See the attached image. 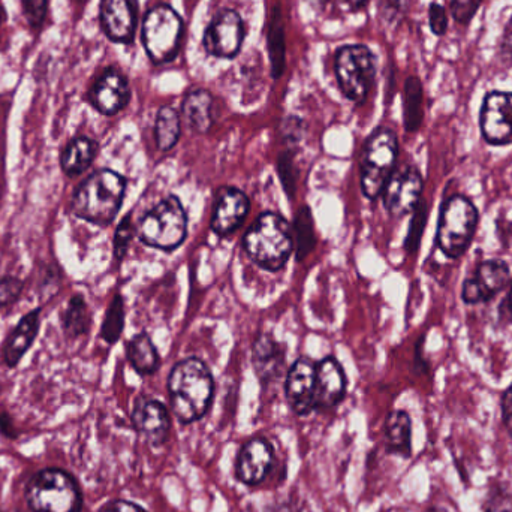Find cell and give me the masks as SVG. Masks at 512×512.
Segmentation results:
<instances>
[{
  "instance_id": "cb8c5ba5",
  "label": "cell",
  "mask_w": 512,
  "mask_h": 512,
  "mask_svg": "<svg viewBox=\"0 0 512 512\" xmlns=\"http://www.w3.org/2000/svg\"><path fill=\"white\" fill-rule=\"evenodd\" d=\"M98 143L92 138L75 137L69 141L60 155V167L68 177H78L89 170L98 155Z\"/></svg>"
},
{
  "instance_id": "44dd1931",
  "label": "cell",
  "mask_w": 512,
  "mask_h": 512,
  "mask_svg": "<svg viewBox=\"0 0 512 512\" xmlns=\"http://www.w3.org/2000/svg\"><path fill=\"white\" fill-rule=\"evenodd\" d=\"M39 327H41V307L30 310L8 334L3 343V361L9 369L17 367L21 358L32 348L38 337Z\"/></svg>"
},
{
  "instance_id": "c3c4849f",
  "label": "cell",
  "mask_w": 512,
  "mask_h": 512,
  "mask_svg": "<svg viewBox=\"0 0 512 512\" xmlns=\"http://www.w3.org/2000/svg\"><path fill=\"white\" fill-rule=\"evenodd\" d=\"M5 20H6L5 8H3L2 3H0V27H2V24L5 23Z\"/></svg>"
},
{
  "instance_id": "f35d334b",
  "label": "cell",
  "mask_w": 512,
  "mask_h": 512,
  "mask_svg": "<svg viewBox=\"0 0 512 512\" xmlns=\"http://www.w3.org/2000/svg\"><path fill=\"white\" fill-rule=\"evenodd\" d=\"M484 512H512L510 492L502 486L490 490L486 504H484Z\"/></svg>"
},
{
  "instance_id": "5b68a950",
  "label": "cell",
  "mask_w": 512,
  "mask_h": 512,
  "mask_svg": "<svg viewBox=\"0 0 512 512\" xmlns=\"http://www.w3.org/2000/svg\"><path fill=\"white\" fill-rule=\"evenodd\" d=\"M137 236L150 248L171 252L179 248L188 236V215L176 195L162 200L141 218Z\"/></svg>"
},
{
  "instance_id": "7402d4cb",
  "label": "cell",
  "mask_w": 512,
  "mask_h": 512,
  "mask_svg": "<svg viewBox=\"0 0 512 512\" xmlns=\"http://www.w3.org/2000/svg\"><path fill=\"white\" fill-rule=\"evenodd\" d=\"M285 349L270 333L256 337L252 348V361L256 375L262 382H270L282 373L285 366Z\"/></svg>"
},
{
  "instance_id": "e575fe53",
  "label": "cell",
  "mask_w": 512,
  "mask_h": 512,
  "mask_svg": "<svg viewBox=\"0 0 512 512\" xmlns=\"http://www.w3.org/2000/svg\"><path fill=\"white\" fill-rule=\"evenodd\" d=\"M135 231H137V228L134 227V222H132V213H128L122 219L119 227H117L116 234H114L113 251L117 261H123V258L128 254L129 245L134 239Z\"/></svg>"
},
{
  "instance_id": "ac0fdd59",
  "label": "cell",
  "mask_w": 512,
  "mask_h": 512,
  "mask_svg": "<svg viewBox=\"0 0 512 512\" xmlns=\"http://www.w3.org/2000/svg\"><path fill=\"white\" fill-rule=\"evenodd\" d=\"M138 21V0H102L101 26L108 39L129 44Z\"/></svg>"
},
{
  "instance_id": "52a82bcc",
  "label": "cell",
  "mask_w": 512,
  "mask_h": 512,
  "mask_svg": "<svg viewBox=\"0 0 512 512\" xmlns=\"http://www.w3.org/2000/svg\"><path fill=\"white\" fill-rule=\"evenodd\" d=\"M26 501L32 512H80L83 507L77 481L60 469H44L32 477Z\"/></svg>"
},
{
  "instance_id": "ffe728a7",
  "label": "cell",
  "mask_w": 512,
  "mask_h": 512,
  "mask_svg": "<svg viewBox=\"0 0 512 512\" xmlns=\"http://www.w3.org/2000/svg\"><path fill=\"white\" fill-rule=\"evenodd\" d=\"M346 393L345 370L333 357L324 358L316 364L315 409L328 411L336 408Z\"/></svg>"
},
{
  "instance_id": "b9f144b4",
  "label": "cell",
  "mask_w": 512,
  "mask_h": 512,
  "mask_svg": "<svg viewBox=\"0 0 512 512\" xmlns=\"http://www.w3.org/2000/svg\"><path fill=\"white\" fill-rule=\"evenodd\" d=\"M283 135H285V140L289 141V143H297L303 137V123L297 117H289L283 123Z\"/></svg>"
},
{
  "instance_id": "484cf974",
  "label": "cell",
  "mask_w": 512,
  "mask_h": 512,
  "mask_svg": "<svg viewBox=\"0 0 512 512\" xmlns=\"http://www.w3.org/2000/svg\"><path fill=\"white\" fill-rule=\"evenodd\" d=\"M126 358L135 372L143 376L153 375L161 367V357L149 334H135L126 343Z\"/></svg>"
},
{
  "instance_id": "9c48e42d",
  "label": "cell",
  "mask_w": 512,
  "mask_h": 512,
  "mask_svg": "<svg viewBox=\"0 0 512 512\" xmlns=\"http://www.w3.org/2000/svg\"><path fill=\"white\" fill-rule=\"evenodd\" d=\"M183 20L171 6L158 5L147 12L143 23V44L153 63H168L180 50Z\"/></svg>"
},
{
  "instance_id": "7a4b0ae2",
  "label": "cell",
  "mask_w": 512,
  "mask_h": 512,
  "mask_svg": "<svg viewBox=\"0 0 512 512\" xmlns=\"http://www.w3.org/2000/svg\"><path fill=\"white\" fill-rule=\"evenodd\" d=\"M125 177L113 170H98L90 174L75 191L71 213L78 219L108 227L122 209L126 194Z\"/></svg>"
},
{
  "instance_id": "30bf717a",
  "label": "cell",
  "mask_w": 512,
  "mask_h": 512,
  "mask_svg": "<svg viewBox=\"0 0 512 512\" xmlns=\"http://www.w3.org/2000/svg\"><path fill=\"white\" fill-rule=\"evenodd\" d=\"M245 23L239 12L222 9L204 33L203 45L210 56L233 59L242 50Z\"/></svg>"
},
{
  "instance_id": "4dcf8cb0",
  "label": "cell",
  "mask_w": 512,
  "mask_h": 512,
  "mask_svg": "<svg viewBox=\"0 0 512 512\" xmlns=\"http://www.w3.org/2000/svg\"><path fill=\"white\" fill-rule=\"evenodd\" d=\"M292 237H294V251L298 261L307 258V255L315 249V222H313L309 207H301L295 215L294 224H292Z\"/></svg>"
},
{
  "instance_id": "2e32d148",
  "label": "cell",
  "mask_w": 512,
  "mask_h": 512,
  "mask_svg": "<svg viewBox=\"0 0 512 512\" xmlns=\"http://www.w3.org/2000/svg\"><path fill=\"white\" fill-rule=\"evenodd\" d=\"M132 424L138 435L153 447L165 444L170 436V414L161 402L152 397L141 396L135 400Z\"/></svg>"
},
{
  "instance_id": "9a60e30c",
  "label": "cell",
  "mask_w": 512,
  "mask_h": 512,
  "mask_svg": "<svg viewBox=\"0 0 512 512\" xmlns=\"http://www.w3.org/2000/svg\"><path fill=\"white\" fill-rule=\"evenodd\" d=\"M286 400L294 414L304 417L315 409L316 364L309 358H298L285 382Z\"/></svg>"
},
{
  "instance_id": "f1b7e54d",
  "label": "cell",
  "mask_w": 512,
  "mask_h": 512,
  "mask_svg": "<svg viewBox=\"0 0 512 512\" xmlns=\"http://www.w3.org/2000/svg\"><path fill=\"white\" fill-rule=\"evenodd\" d=\"M182 120L174 108L162 107L156 114L155 140L161 152H170L179 143Z\"/></svg>"
},
{
  "instance_id": "5bb4252c",
  "label": "cell",
  "mask_w": 512,
  "mask_h": 512,
  "mask_svg": "<svg viewBox=\"0 0 512 512\" xmlns=\"http://www.w3.org/2000/svg\"><path fill=\"white\" fill-rule=\"evenodd\" d=\"M131 101L128 78L116 68H107L89 90V102L104 116L120 113Z\"/></svg>"
},
{
  "instance_id": "f907efd6",
  "label": "cell",
  "mask_w": 512,
  "mask_h": 512,
  "mask_svg": "<svg viewBox=\"0 0 512 512\" xmlns=\"http://www.w3.org/2000/svg\"><path fill=\"white\" fill-rule=\"evenodd\" d=\"M432 512H435V511H432Z\"/></svg>"
},
{
  "instance_id": "8992f818",
  "label": "cell",
  "mask_w": 512,
  "mask_h": 512,
  "mask_svg": "<svg viewBox=\"0 0 512 512\" xmlns=\"http://www.w3.org/2000/svg\"><path fill=\"white\" fill-rule=\"evenodd\" d=\"M399 156V140L390 128H378L370 134L361 156V191L369 200L381 197L393 176Z\"/></svg>"
},
{
  "instance_id": "8fae6325",
  "label": "cell",
  "mask_w": 512,
  "mask_h": 512,
  "mask_svg": "<svg viewBox=\"0 0 512 512\" xmlns=\"http://www.w3.org/2000/svg\"><path fill=\"white\" fill-rule=\"evenodd\" d=\"M423 188L424 180L418 168L408 165L393 173L382 192L388 215L400 219L414 213L420 204Z\"/></svg>"
},
{
  "instance_id": "8d00e7d4",
  "label": "cell",
  "mask_w": 512,
  "mask_h": 512,
  "mask_svg": "<svg viewBox=\"0 0 512 512\" xmlns=\"http://www.w3.org/2000/svg\"><path fill=\"white\" fill-rule=\"evenodd\" d=\"M48 2L50 0H21L24 18L32 29H39L44 24Z\"/></svg>"
},
{
  "instance_id": "4fadbf2b",
  "label": "cell",
  "mask_w": 512,
  "mask_h": 512,
  "mask_svg": "<svg viewBox=\"0 0 512 512\" xmlns=\"http://www.w3.org/2000/svg\"><path fill=\"white\" fill-rule=\"evenodd\" d=\"M510 277V265L504 259L480 262L474 273L463 282L462 300L471 306L487 303L507 286Z\"/></svg>"
},
{
  "instance_id": "bcb514c9",
  "label": "cell",
  "mask_w": 512,
  "mask_h": 512,
  "mask_svg": "<svg viewBox=\"0 0 512 512\" xmlns=\"http://www.w3.org/2000/svg\"><path fill=\"white\" fill-rule=\"evenodd\" d=\"M351 11H360L369 3V0H343Z\"/></svg>"
},
{
  "instance_id": "e0dca14e",
  "label": "cell",
  "mask_w": 512,
  "mask_h": 512,
  "mask_svg": "<svg viewBox=\"0 0 512 512\" xmlns=\"http://www.w3.org/2000/svg\"><path fill=\"white\" fill-rule=\"evenodd\" d=\"M251 210L248 195L233 186H225L216 198L212 218V231L219 237H227L242 227Z\"/></svg>"
},
{
  "instance_id": "277c9868",
  "label": "cell",
  "mask_w": 512,
  "mask_h": 512,
  "mask_svg": "<svg viewBox=\"0 0 512 512\" xmlns=\"http://www.w3.org/2000/svg\"><path fill=\"white\" fill-rule=\"evenodd\" d=\"M480 213L465 195H451L444 201L439 216L436 245L450 259H459L468 252L477 233Z\"/></svg>"
},
{
  "instance_id": "836d02e7",
  "label": "cell",
  "mask_w": 512,
  "mask_h": 512,
  "mask_svg": "<svg viewBox=\"0 0 512 512\" xmlns=\"http://www.w3.org/2000/svg\"><path fill=\"white\" fill-rule=\"evenodd\" d=\"M277 173L280 182L289 198H294L297 191V168H295L294 155L291 152H283L277 159Z\"/></svg>"
},
{
  "instance_id": "f546056e",
  "label": "cell",
  "mask_w": 512,
  "mask_h": 512,
  "mask_svg": "<svg viewBox=\"0 0 512 512\" xmlns=\"http://www.w3.org/2000/svg\"><path fill=\"white\" fill-rule=\"evenodd\" d=\"M268 54L271 60L273 78L282 77L285 69V32H283L282 12L274 6L268 23Z\"/></svg>"
},
{
  "instance_id": "d590c367",
  "label": "cell",
  "mask_w": 512,
  "mask_h": 512,
  "mask_svg": "<svg viewBox=\"0 0 512 512\" xmlns=\"http://www.w3.org/2000/svg\"><path fill=\"white\" fill-rule=\"evenodd\" d=\"M23 280L15 276H0V310L12 306L23 292Z\"/></svg>"
},
{
  "instance_id": "d6986e66",
  "label": "cell",
  "mask_w": 512,
  "mask_h": 512,
  "mask_svg": "<svg viewBox=\"0 0 512 512\" xmlns=\"http://www.w3.org/2000/svg\"><path fill=\"white\" fill-rule=\"evenodd\" d=\"M273 459V447L270 442L262 438L246 442L236 463V475L240 483L246 486L262 483L273 465Z\"/></svg>"
},
{
  "instance_id": "74e56055",
  "label": "cell",
  "mask_w": 512,
  "mask_h": 512,
  "mask_svg": "<svg viewBox=\"0 0 512 512\" xmlns=\"http://www.w3.org/2000/svg\"><path fill=\"white\" fill-rule=\"evenodd\" d=\"M483 2L484 0H450L451 15L457 23L468 26Z\"/></svg>"
},
{
  "instance_id": "60d3db41",
  "label": "cell",
  "mask_w": 512,
  "mask_h": 512,
  "mask_svg": "<svg viewBox=\"0 0 512 512\" xmlns=\"http://www.w3.org/2000/svg\"><path fill=\"white\" fill-rule=\"evenodd\" d=\"M408 0H381V12L385 20H396L406 9Z\"/></svg>"
},
{
  "instance_id": "681fc988",
  "label": "cell",
  "mask_w": 512,
  "mask_h": 512,
  "mask_svg": "<svg viewBox=\"0 0 512 512\" xmlns=\"http://www.w3.org/2000/svg\"><path fill=\"white\" fill-rule=\"evenodd\" d=\"M306 2H309L310 5L315 6V8H319V6L324 5L327 0H306Z\"/></svg>"
},
{
  "instance_id": "7c38bea8",
  "label": "cell",
  "mask_w": 512,
  "mask_h": 512,
  "mask_svg": "<svg viewBox=\"0 0 512 512\" xmlns=\"http://www.w3.org/2000/svg\"><path fill=\"white\" fill-rule=\"evenodd\" d=\"M480 128L490 146L512 144V92L493 90L484 96Z\"/></svg>"
},
{
  "instance_id": "83f0119b",
  "label": "cell",
  "mask_w": 512,
  "mask_h": 512,
  "mask_svg": "<svg viewBox=\"0 0 512 512\" xmlns=\"http://www.w3.org/2000/svg\"><path fill=\"white\" fill-rule=\"evenodd\" d=\"M424 119V89L418 77H409L403 92V120L408 132H417Z\"/></svg>"
},
{
  "instance_id": "4316f807",
  "label": "cell",
  "mask_w": 512,
  "mask_h": 512,
  "mask_svg": "<svg viewBox=\"0 0 512 512\" xmlns=\"http://www.w3.org/2000/svg\"><path fill=\"white\" fill-rule=\"evenodd\" d=\"M90 310L87 306L84 295L75 294L69 300L68 306L63 310L60 325H62L63 334L66 340H77L86 336L90 330Z\"/></svg>"
},
{
  "instance_id": "ba28073f",
  "label": "cell",
  "mask_w": 512,
  "mask_h": 512,
  "mask_svg": "<svg viewBox=\"0 0 512 512\" xmlns=\"http://www.w3.org/2000/svg\"><path fill=\"white\" fill-rule=\"evenodd\" d=\"M336 75L345 98L363 104L376 78V59L366 45H345L336 54Z\"/></svg>"
},
{
  "instance_id": "7dc6e473",
  "label": "cell",
  "mask_w": 512,
  "mask_h": 512,
  "mask_svg": "<svg viewBox=\"0 0 512 512\" xmlns=\"http://www.w3.org/2000/svg\"><path fill=\"white\" fill-rule=\"evenodd\" d=\"M507 306H508V313H510V319L512 321V286H511L510 295H508Z\"/></svg>"
},
{
  "instance_id": "6da1fadb",
  "label": "cell",
  "mask_w": 512,
  "mask_h": 512,
  "mask_svg": "<svg viewBox=\"0 0 512 512\" xmlns=\"http://www.w3.org/2000/svg\"><path fill=\"white\" fill-rule=\"evenodd\" d=\"M171 408L182 424L201 420L212 405L215 381L200 358L179 361L168 376Z\"/></svg>"
},
{
  "instance_id": "3957f363",
  "label": "cell",
  "mask_w": 512,
  "mask_h": 512,
  "mask_svg": "<svg viewBox=\"0 0 512 512\" xmlns=\"http://www.w3.org/2000/svg\"><path fill=\"white\" fill-rule=\"evenodd\" d=\"M243 248L259 267L279 271L294 251L291 225L277 213H262L246 233Z\"/></svg>"
},
{
  "instance_id": "f6af8a7d",
  "label": "cell",
  "mask_w": 512,
  "mask_h": 512,
  "mask_svg": "<svg viewBox=\"0 0 512 512\" xmlns=\"http://www.w3.org/2000/svg\"><path fill=\"white\" fill-rule=\"evenodd\" d=\"M502 53L508 59H512V15L508 20L507 26H505L504 36H502Z\"/></svg>"
},
{
  "instance_id": "603a6c76",
  "label": "cell",
  "mask_w": 512,
  "mask_h": 512,
  "mask_svg": "<svg viewBox=\"0 0 512 512\" xmlns=\"http://www.w3.org/2000/svg\"><path fill=\"white\" fill-rule=\"evenodd\" d=\"M183 119L195 134H207L213 126V96L204 89L191 90L183 99Z\"/></svg>"
},
{
  "instance_id": "ab89813d",
  "label": "cell",
  "mask_w": 512,
  "mask_h": 512,
  "mask_svg": "<svg viewBox=\"0 0 512 512\" xmlns=\"http://www.w3.org/2000/svg\"><path fill=\"white\" fill-rule=\"evenodd\" d=\"M429 24L433 35L444 36L448 30L447 9L441 3L433 2L429 6Z\"/></svg>"
},
{
  "instance_id": "ee69618b",
  "label": "cell",
  "mask_w": 512,
  "mask_h": 512,
  "mask_svg": "<svg viewBox=\"0 0 512 512\" xmlns=\"http://www.w3.org/2000/svg\"><path fill=\"white\" fill-rule=\"evenodd\" d=\"M99 512H146L143 508L138 507V505L131 504V502L126 501H114L110 502V504L105 505V507L101 508Z\"/></svg>"
},
{
  "instance_id": "7bdbcfd3",
  "label": "cell",
  "mask_w": 512,
  "mask_h": 512,
  "mask_svg": "<svg viewBox=\"0 0 512 512\" xmlns=\"http://www.w3.org/2000/svg\"><path fill=\"white\" fill-rule=\"evenodd\" d=\"M501 409L505 429L512 436V385L502 394Z\"/></svg>"
},
{
  "instance_id": "1f68e13d",
  "label": "cell",
  "mask_w": 512,
  "mask_h": 512,
  "mask_svg": "<svg viewBox=\"0 0 512 512\" xmlns=\"http://www.w3.org/2000/svg\"><path fill=\"white\" fill-rule=\"evenodd\" d=\"M123 328H125V300L122 295L116 294L105 313L101 337L108 345H114L122 337Z\"/></svg>"
},
{
  "instance_id": "d6a6232c",
  "label": "cell",
  "mask_w": 512,
  "mask_h": 512,
  "mask_svg": "<svg viewBox=\"0 0 512 512\" xmlns=\"http://www.w3.org/2000/svg\"><path fill=\"white\" fill-rule=\"evenodd\" d=\"M427 210L426 201H420L417 209L414 210V218H412L411 227H409L408 237H406L405 248L409 254L414 255L420 249L421 239H423L424 228L427 224Z\"/></svg>"
},
{
  "instance_id": "d4e9b609",
  "label": "cell",
  "mask_w": 512,
  "mask_h": 512,
  "mask_svg": "<svg viewBox=\"0 0 512 512\" xmlns=\"http://www.w3.org/2000/svg\"><path fill=\"white\" fill-rule=\"evenodd\" d=\"M385 445L391 454L409 457L412 453V421L408 412L393 411L385 420Z\"/></svg>"
}]
</instances>
